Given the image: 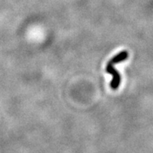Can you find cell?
Masks as SVG:
<instances>
[{"label":"cell","instance_id":"6da1fadb","mask_svg":"<svg viewBox=\"0 0 153 153\" xmlns=\"http://www.w3.org/2000/svg\"><path fill=\"white\" fill-rule=\"evenodd\" d=\"M106 71H107V73L111 74L113 76V79L111 82V87L114 90H116V89H118L119 85L120 84V81H121L120 73L114 68L113 65L110 64V63H107Z\"/></svg>","mask_w":153,"mask_h":153},{"label":"cell","instance_id":"7a4b0ae2","mask_svg":"<svg viewBox=\"0 0 153 153\" xmlns=\"http://www.w3.org/2000/svg\"><path fill=\"white\" fill-rule=\"evenodd\" d=\"M128 58V52L127 51H122L121 52H120L119 54H117V55L113 57L111 60L109 61L108 63L111 65H115V64H118L120 62H124Z\"/></svg>","mask_w":153,"mask_h":153}]
</instances>
